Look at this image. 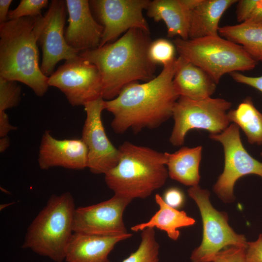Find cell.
I'll return each mask as SVG.
<instances>
[{
    "label": "cell",
    "mask_w": 262,
    "mask_h": 262,
    "mask_svg": "<svg viewBox=\"0 0 262 262\" xmlns=\"http://www.w3.org/2000/svg\"><path fill=\"white\" fill-rule=\"evenodd\" d=\"M155 200L159 206V210L147 222L132 226V231L137 232L146 228H156L165 231L171 239L176 241L180 235L179 228L195 224L196 220L193 218L188 216L184 211H179L167 205L160 195H155Z\"/></svg>",
    "instance_id": "7402d4cb"
},
{
    "label": "cell",
    "mask_w": 262,
    "mask_h": 262,
    "mask_svg": "<svg viewBox=\"0 0 262 262\" xmlns=\"http://www.w3.org/2000/svg\"><path fill=\"white\" fill-rule=\"evenodd\" d=\"M76 209L69 192L52 195L28 228L22 248L63 262L74 232Z\"/></svg>",
    "instance_id": "5b68a950"
},
{
    "label": "cell",
    "mask_w": 262,
    "mask_h": 262,
    "mask_svg": "<svg viewBox=\"0 0 262 262\" xmlns=\"http://www.w3.org/2000/svg\"><path fill=\"white\" fill-rule=\"evenodd\" d=\"M209 137L219 142L224 152V168L213 186V190L224 202L234 200L233 188L243 176L254 174L262 179V162L252 157L244 147L239 127L234 123L222 132L210 134Z\"/></svg>",
    "instance_id": "9c48e42d"
},
{
    "label": "cell",
    "mask_w": 262,
    "mask_h": 262,
    "mask_svg": "<svg viewBox=\"0 0 262 262\" xmlns=\"http://www.w3.org/2000/svg\"><path fill=\"white\" fill-rule=\"evenodd\" d=\"M38 163L42 170L54 167L82 170L88 166L87 149L82 139L59 140L46 130L41 139Z\"/></svg>",
    "instance_id": "9a60e30c"
},
{
    "label": "cell",
    "mask_w": 262,
    "mask_h": 262,
    "mask_svg": "<svg viewBox=\"0 0 262 262\" xmlns=\"http://www.w3.org/2000/svg\"><path fill=\"white\" fill-rule=\"evenodd\" d=\"M48 2V0H21L15 9L9 11L7 20L41 16L42 9L47 6Z\"/></svg>",
    "instance_id": "f1b7e54d"
},
{
    "label": "cell",
    "mask_w": 262,
    "mask_h": 262,
    "mask_svg": "<svg viewBox=\"0 0 262 262\" xmlns=\"http://www.w3.org/2000/svg\"><path fill=\"white\" fill-rule=\"evenodd\" d=\"M21 89L15 81L0 77V113L16 106L21 98Z\"/></svg>",
    "instance_id": "4316f807"
},
{
    "label": "cell",
    "mask_w": 262,
    "mask_h": 262,
    "mask_svg": "<svg viewBox=\"0 0 262 262\" xmlns=\"http://www.w3.org/2000/svg\"><path fill=\"white\" fill-rule=\"evenodd\" d=\"M105 100L99 98L84 105L86 118L81 139L88 151V166L95 174H105L117 164L119 152L109 139L101 119Z\"/></svg>",
    "instance_id": "8fae6325"
},
{
    "label": "cell",
    "mask_w": 262,
    "mask_h": 262,
    "mask_svg": "<svg viewBox=\"0 0 262 262\" xmlns=\"http://www.w3.org/2000/svg\"><path fill=\"white\" fill-rule=\"evenodd\" d=\"M151 42L149 33L134 28L112 43L79 53L98 68L104 100L114 98L136 81L147 82L155 77L156 64L148 55Z\"/></svg>",
    "instance_id": "7a4b0ae2"
},
{
    "label": "cell",
    "mask_w": 262,
    "mask_h": 262,
    "mask_svg": "<svg viewBox=\"0 0 262 262\" xmlns=\"http://www.w3.org/2000/svg\"><path fill=\"white\" fill-rule=\"evenodd\" d=\"M118 150L117 164L104 178L115 194L132 200L145 198L164 184L168 176L164 152L128 141Z\"/></svg>",
    "instance_id": "277c9868"
},
{
    "label": "cell",
    "mask_w": 262,
    "mask_h": 262,
    "mask_svg": "<svg viewBox=\"0 0 262 262\" xmlns=\"http://www.w3.org/2000/svg\"><path fill=\"white\" fill-rule=\"evenodd\" d=\"M17 129L15 126L12 125L6 113H0V137L7 136L8 133Z\"/></svg>",
    "instance_id": "836d02e7"
},
{
    "label": "cell",
    "mask_w": 262,
    "mask_h": 262,
    "mask_svg": "<svg viewBox=\"0 0 262 262\" xmlns=\"http://www.w3.org/2000/svg\"><path fill=\"white\" fill-rule=\"evenodd\" d=\"M48 84L59 89L73 106H84L102 97L101 79L98 68L80 56L66 61L49 77Z\"/></svg>",
    "instance_id": "30bf717a"
},
{
    "label": "cell",
    "mask_w": 262,
    "mask_h": 262,
    "mask_svg": "<svg viewBox=\"0 0 262 262\" xmlns=\"http://www.w3.org/2000/svg\"><path fill=\"white\" fill-rule=\"evenodd\" d=\"M247 246H228L219 251L215 256L213 262H246Z\"/></svg>",
    "instance_id": "f546056e"
},
{
    "label": "cell",
    "mask_w": 262,
    "mask_h": 262,
    "mask_svg": "<svg viewBox=\"0 0 262 262\" xmlns=\"http://www.w3.org/2000/svg\"><path fill=\"white\" fill-rule=\"evenodd\" d=\"M43 18L24 17L0 24V77L27 85L38 97L49 87L37 45Z\"/></svg>",
    "instance_id": "3957f363"
},
{
    "label": "cell",
    "mask_w": 262,
    "mask_h": 262,
    "mask_svg": "<svg viewBox=\"0 0 262 262\" xmlns=\"http://www.w3.org/2000/svg\"><path fill=\"white\" fill-rule=\"evenodd\" d=\"M231 106L230 102L221 98L194 100L179 97L173 111L174 124L170 142L176 147L183 145L188 132L195 129L210 134L222 132L229 125L228 111Z\"/></svg>",
    "instance_id": "52a82bcc"
},
{
    "label": "cell",
    "mask_w": 262,
    "mask_h": 262,
    "mask_svg": "<svg viewBox=\"0 0 262 262\" xmlns=\"http://www.w3.org/2000/svg\"><path fill=\"white\" fill-rule=\"evenodd\" d=\"M237 0H199L190 18L189 39L219 34V22L224 13Z\"/></svg>",
    "instance_id": "ffe728a7"
},
{
    "label": "cell",
    "mask_w": 262,
    "mask_h": 262,
    "mask_svg": "<svg viewBox=\"0 0 262 262\" xmlns=\"http://www.w3.org/2000/svg\"><path fill=\"white\" fill-rule=\"evenodd\" d=\"M175 47L167 39H158L150 44L148 49L150 59L154 64L165 66L172 62L175 58Z\"/></svg>",
    "instance_id": "83f0119b"
},
{
    "label": "cell",
    "mask_w": 262,
    "mask_h": 262,
    "mask_svg": "<svg viewBox=\"0 0 262 262\" xmlns=\"http://www.w3.org/2000/svg\"><path fill=\"white\" fill-rule=\"evenodd\" d=\"M246 262H262V233L255 241L247 242Z\"/></svg>",
    "instance_id": "1f68e13d"
},
{
    "label": "cell",
    "mask_w": 262,
    "mask_h": 262,
    "mask_svg": "<svg viewBox=\"0 0 262 262\" xmlns=\"http://www.w3.org/2000/svg\"><path fill=\"white\" fill-rule=\"evenodd\" d=\"M141 242L136 251L122 262H158L160 246L156 240L153 228L141 231Z\"/></svg>",
    "instance_id": "d4e9b609"
},
{
    "label": "cell",
    "mask_w": 262,
    "mask_h": 262,
    "mask_svg": "<svg viewBox=\"0 0 262 262\" xmlns=\"http://www.w3.org/2000/svg\"><path fill=\"white\" fill-rule=\"evenodd\" d=\"M173 44L179 56L203 69L216 84L224 75L252 70L258 64L242 46L219 35L178 37Z\"/></svg>",
    "instance_id": "8992f818"
},
{
    "label": "cell",
    "mask_w": 262,
    "mask_h": 262,
    "mask_svg": "<svg viewBox=\"0 0 262 262\" xmlns=\"http://www.w3.org/2000/svg\"><path fill=\"white\" fill-rule=\"evenodd\" d=\"M163 198L167 205L177 210L181 208L185 202L184 193L180 189L175 187L167 189Z\"/></svg>",
    "instance_id": "4dcf8cb0"
},
{
    "label": "cell",
    "mask_w": 262,
    "mask_h": 262,
    "mask_svg": "<svg viewBox=\"0 0 262 262\" xmlns=\"http://www.w3.org/2000/svg\"><path fill=\"white\" fill-rule=\"evenodd\" d=\"M230 75L235 82L250 86L262 93V75L251 77L239 72H233L230 73Z\"/></svg>",
    "instance_id": "d6a6232c"
},
{
    "label": "cell",
    "mask_w": 262,
    "mask_h": 262,
    "mask_svg": "<svg viewBox=\"0 0 262 262\" xmlns=\"http://www.w3.org/2000/svg\"><path fill=\"white\" fill-rule=\"evenodd\" d=\"M131 199L115 194L108 200L76 209L74 232L102 236L128 233L123 213Z\"/></svg>",
    "instance_id": "5bb4252c"
},
{
    "label": "cell",
    "mask_w": 262,
    "mask_h": 262,
    "mask_svg": "<svg viewBox=\"0 0 262 262\" xmlns=\"http://www.w3.org/2000/svg\"><path fill=\"white\" fill-rule=\"evenodd\" d=\"M12 2V0H0V24L7 20L9 8Z\"/></svg>",
    "instance_id": "e575fe53"
},
{
    "label": "cell",
    "mask_w": 262,
    "mask_h": 262,
    "mask_svg": "<svg viewBox=\"0 0 262 262\" xmlns=\"http://www.w3.org/2000/svg\"><path fill=\"white\" fill-rule=\"evenodd\" d=\"M228 116L230 122L242 129L250 144L262 145V114L251 98H246L236 109L228 112Z\"/></svg>",
    "instance_id": "cb8c5ba5"
},
{
    "label": "cell",
    "mask_w": 262,
    "mask_h": 262,
    "mask_svg": "<svg viewBox=\"0 0 262 262\" xmlns=\"http://www.w3.org/2000/svg\"><path fill=\"white\" fill-rule=\"evenodd\" d=\"M68 25L65 33L68 45L79 52L99 47L103 27L96 21L87 0H66Z\"/></svg>",
    "instance_id": "2e32d148"
},
{
    "label": "cell",
    "mask_w": 262,
    "mask_h": 262,
    "mask_svg": "<svg viewBox=\"0 0 262 262\" xmlns=\"http://www.w3.org/2000/svg\"><path fill=\"white\" fill-rule=\"evenodd\" d=\"M10 146V140L8 136L0 137V151L4 152Z\"/></svg>",
    "instance_id": "d590c367"
},
{
    "label": "cell",
    "mask_w": 262,
    "mask_h": 262,
    "mask_svg": "<svg viewBox=\"0 0 262 262\" xmlns=\"http://www.w3.org/2000/svg\"><path fill=\"white\" fill-rule=\"evenodd\" d=\"M132 234L102 236L74 232L69 243L66 262H111L108 256L118 242Z\"/></svg>",
    "instance_id": "e0dca14e"
},
{
    "label": "cell",
    "mask_w": 262,
    "mask_h": 262,
    "mask_svg": "<svg viewBox=\"0 0 262 262\" xmlns=\"http://www.w3.org/2000/svg\"><path fill=\"white\" fill-rule=\"evenodd\" d=\"M199 0H154L147 9V16L154 21H163L167 30V36H178L189 39L192 12Z\"/></svg>",
    "instance_id": "ac0fdd59"
},
{
    "label": "cell",
    "mask_w": 262,
    "mask_h": 262,
    "mask_svg": "<svg viewBox=\"0 0 262 262\" xmlns=\"http://www.w3.org/2000/svg\"><path fill=\"white\" fill-rule=\"evenodd\" d=\"M180 57L164 66L160 74L145 83L127 85L114 98L105 100V110L113 115L111 127L116 133L128 130L138 133L158 128L172 116L179 98L173 83Z\"/></svg>",
    "instance_id": "6da1fadb"
},
{
    "label": "cell",
    "mask_w": 262,
    "mask_h": 262,
    "mask_svg": "<svg viewBox=\"0 0 262 262\" xmlns=\"http://www.w3.org/2000/svg\"><path fill=\"white\" fill-rule=\"evenodd\" d=\"M202 147H183L175 152H164L168 176L185 185H197L200 178L199 164Z\"/></svg>",
    "instance_id": "44dd1931"
},
{
    "label": "cell",
    "mask_w": 262,
    "mask_h": 262,
    "mask_svg": "<svg viewBox=\"0 0 262 262\" xmlns=\"http://www.w3.org/2000/svg\"><path fill=\"white\" fill-rule=\"evenodd\" d=\"M66 11V0H53L43 16L38 42L42 51L41 70L47 77L54 72L59 61L79 56L80 52L69 46L65 39Z\"/></svg>",
    "instance_id": "4fadbf2b"
},
{
    "label": "cell",
    "mask_w": 262,
    "mask_h": 262,
    "mask_svg": "<svg viewBox=\"0 0 262 262\" xmlns=\"http://www.w3.org/2000/svg\"><path fill=\"white\" fill-rule=\"evenodd\" d=\"M180 61L173 80L179 97L194 100L211 97L216 84L203 69L179 56Z\"/></svg>",
    "instance_id": "d6986e66"
},
{
    "label": "cell",
    "mask_w": 262,
    "mask_h": 262,
    "mask_svg": "<svg viewBox=\"0 0 262 262\" xmlns=\"http://www.w3.org/2000/svg\"><path fill=\"white\" fill-rule=\"evenodd\" d=\"M187 192L199 208L203 224L202 242L192 252V262H213L215 256L228 246H247L245 236L236 233L229 225L228 214L212 206L207 190L197 185L190 187Z\"/></svg>",
    "instance_id": "ba28073f"
},
{
    "label": "cell",
    "mask_w": 262,
    "mask_h": 262,
    "mask_svg": "<svg viewBox=\"0 0 262 262\" xmlns=\"http://www.w3.org/2000/svg\"><path fill=\"white\" fill-rule=\"evenodd\" d=\"M221 37L242 46L256 61L262 62V26L246 23L220 27Z\"/></svg>",
    "instance_id": "603a6c76"
},
{
    "label": "cell",
    "mask_w": 262,
    "mask_h": 262,
    "mask_svg": "<svg viewBox=\"0 0 262 262\" xmlns=\"http://www.w3.org/2000/svg\"><path fill=\"white\" fill-rule=\"evenodd\" d=\"M261 155L262 156V152H261Z\"/></svg>",
    "instance_id": "8d00e7d4"
},
{
    "label": "cell",
    "mask_w": 262,
    "mask_h": 262,
    "mask_svg": "<svg viewBox=\"0 0 262 262\" xmlns=\"http://www.w3.org/2000/svg\"><path fill=\"white\" fill-rule=\"evenodd\" d=\"M236 16L240 23L262 26V0H238Z\"/></svg>",
    "instance_id": "484cf974"
},
{
    "label": "cell",
    "mask_w": 262,
    "mask_h": 262,
    "mask_svg": "<svg viewBox=\"0 0 262 262\" xmlns=\"http://www.w3.org/2000/svg\"><path fill=\"white\" fill-rule=\"evenodd\" d=\"M150 1L148 0L89 1L90 6L103 27L99 47L108 44L130 29H140L149 33L143 11L147 9Z\"/></svg>",
    "instance_id": "7c38bea8"
}]
</instances>
